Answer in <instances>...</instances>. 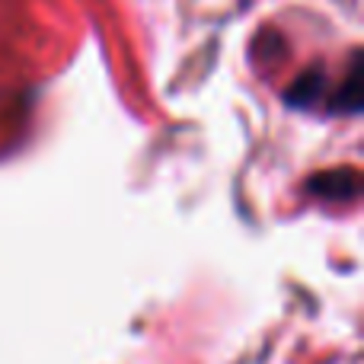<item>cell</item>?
<instances>
[{"label": "cell", "mask_w": 364, "mask_h": 364, "mask_svg": "<svg viewBox=\"0 0 364 364\" xmlns=\"http://www.w3.org/2000/svg\"><path fill=\"white\" fill-rule=\"evenodd\" d=\"M310 188L326 195V198H355V192H358V173L355 170L323 173V176L310 179Z\"/></svg>", "instance_id": "1"}]
</instances>
